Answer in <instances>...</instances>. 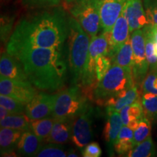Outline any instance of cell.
Returning <instances> with one entry per match:
<instances>
[{
  "label": "cell",
  "instance_id": "14",
  "mask_svg": "<svg viewBox=\"0 0 157 157\" xmlns=\"http://www.w3.org/2000/svg\"><path fill=\"white\" fill-rule=\"evenodd\" d=\"M123 13L128 21L130 33L149 24L142 0H127Z\"/></svg>",
  "mask_w": 157,
  "mask_h": 157
},
{
  "label": "cell",
  "instance_id": "25",
  "mask_svg": "<svg viewBox=\"0 0 157 157\" xmlns=\"http://www.w3.org/2000/svg\"><path fill=\"white\" fill-rule=\"evenodd\" d=\"M30 121V119L24 113H12L0 120V124L1 127L18 129L25 132L31 130Z\"/></svg>",
  "mask_w": 157,
  "mask_h": 157
},
{
  "label": "cell",
  "instance_id": "38",
  "mask_svg": "<svg viewBox=\"0 0 157 157\" xmlns=\"http://www.w3.org/2000/svg\"><path fill=\"white\" fill-rule=\"evenodd\" d=\"M23 3L30 7H40L39 0H23Z\"/></svg>",
  "mask_w": 157,
  "mask_h": 157
},
{
  "label": "cell",
  "instance_id": "15",
  "mask_svg": "<svg viewBox=\"0 0 157 157\" xmlns=\"http://www.w3.org/2000/svg\"><path fill=\"white\" fill-rule=\"evenodd\" d=\"M106 121L103 129V137L107 143L110 156H112L114 151V144L118 135L123 127V122L119 111L106 108Z\"/></svg>",
  "mask_w": 157,
  "mask_h": 157
},
{
  "label": "cell",
  "instance_id": "31",
  "mask_svg": "<svg viewBox=\"0 0 157 157\" xmlns=\"http://www.w3.org/2000/svg\"><path fill=\"white\" fill-rule=\"evenodd\" d=\"M0 105L5 108L12 113H25V104L10 96L0 95Z\"/></svg>",
  "mask_w": 157,
  "mask_h": 157
},
{
  "label": "cell",
  "instance_id": "32",
  "mask_svg": "<svg viewBox=\"0 0 157 157\" xmlns=\"http://www.w3.org/2000/svg\"><path fill=\"white\" fill-rule=\"evenodd\" d=\"M142 93H152L157 95V71H151L147 74L142 84Z\"/></svg>",
  "mask_w": 157,
  "mask_h": 157
},
{
  "label": "cell",
  "instance_id": "9",
  "mask_svg": "<svg viewBox=\"0 0 157 157\" xmlns=\"http://www.w3.org/2000/svg\"><path fill=\"white\" fill-rule=\"evenodd\" d=\"M93 113L94 109L90 104L87 109L72 121L71 140L81 151L93 138Z\"/></svg>",
  "mask_w": 157,
  "mask_h": 157
},
{
  "label": "cell",
  "instance_id": "28",
  "mask_svg": "<svg viewBox=\"0 0 157 157\" xmlns=\"http://www.w3.org/2000/svg\"><path fill=\"white\" fill-rule=\"evenodd\" d=\"M154 156H155V147L151 135L133 147L126 155V156L128 157H151Z\"/></svg>",
  "mask_w": 157,
  "mask_h": 157
},
{
  "label": "cell",
  "instance_id": "4",
  "mask_svg": "<svg viewBox=\"0 0 157 157\" xmlns=\"http://www.w3.org/2000/svg\"><path fill=\"white\" fill-rule=\"evenodd\" d=\"M132 68L113 64L93 90V97L98 103H105L122 90L134 87Z\"/></svg>",
  "mask_w": 157,
  "mask_h": 157
},
{
  "label": "cell",
  "instance_id": "37",
  "mask_svg": "<svg viewBox=\"0 0 157 157\" xmlns=\"http://www.w3.org/2000/svg\"><path fill=\"white\" fill-rule=\"evenodd\" d=\"M40 7H56L60 2V0H39Z\"/></svg>",
  "mask_w": 157,
  "mask_h": 157
},
{
  "label": "cell",
  "instance_id": "13",
  "mask_svg": "<svg viewBox=\"0 0 157 157\" xmlns=\"http://www.w3.org/2000/svg\"><path fill=\"white\" fill-rule=\"evenodd\" d=\"M127 0H101V26L103 32H111Z\"/></svg>",
  "mask_w": 157,
  "mask_h": 157
},
{
  "label": "cell",
  "instance_id": "2",
  "mask_svg": "<svg viewBox=\"0 0 157 157\" xmlns=\"http://www.w3.org/2000/svg\"><path fill=\"white\" fill-rule=\"evenodd\" d=\"M10 55L19 60L29 81L37 89L54 92L64 87L67 63L63 49L28 48Z\"/></svg>",
  "mask_w": 157,
  "mask_h": 157
},
{
  "label": "cell",
  "instance_id": "1",
  "mask_svg": "<svg viewBox=\"0 0 157 157\" xmlns=\"http://www.w3.org/2000/svg\"><path fill=\"white\" fill-rule=\"evenodd\" d=\"M69 35V16L62 8L43 11L21 19L7 43V52L28 48L62 50Z\"/></svg>",
  "mask_w": 157,
  "mask_h": 157
},
{
  "label": "cell",
  "instance_id": "22",
  "mask_svg": "<svg viewBox=\"0 0 157 157\" xmlns=\"http://www.w3.org/2000/svg\"><path fill=\"white\" fill-rule=\"evenodd\" d=\"M133 136L134 130L129 127L123 125L113 147L114 151L120 156H126L127 153L134 147Z\"/></svg>",
  "mask_w": 157,
  "mask_h": 157
},
{
  "label": "cell",
  "instance_id": "33",
  "mask_svg": "<svg viewBox=\"0 0 157 157\" xmlns=\"http://www.w3.org/2000/svg\"><path fill=\"white\" fill-rule=\"evenodd\" d=\"M111 60L107 56H100L96 62V78L98 82L105 75L111 68Z\"/></svg>",
  "mask_w": 157,
  "mask_h": 157
},
{
  "label": "cell",
  "instance_id": "23",
  "mask_svg": "<svg viewBox=\"0 0 157 157\" xmlns=\"http://www.w3.org/2000/svg\"><path fill=\"white\" fill-rule=\"evenodd\" d=\"M111 60L113 64L119 65L124 68H132L133 51L130 36L121 45V48Z\"/></svg>",
  "mask_w": 157,
  "mask_h": 157
},
{
  "label": "cell",
  "instance_id": "43",
  "mask_svg": "<svg viewBox=\"0 0 157 157\" xmlns=\"http://www.w3.org/2000/svg\"><path fill=\"white\" fill-rule=\"evenodd\" d=\"M64 1L68 3H71V2H75L76 0H64Z\"/></svg>",
  "mask_w": 157,
  "mask_h": 157
},
{
  "label": "cell",
  "instance_id": "7",
  "mask_svg": "<svg viewBox=\"0 0 157 157\" xmlns=\"http://www.w3.org/2000/svg\"><path fill=\"white\" fill-rule=\"evenodd\" d=\"M131 42L133 51L132 75L135 86L142 84L148 74L149 66L146 58V39L143 29H137L131 33Z\"/></svg>",
  "mask_w": 157,
  "mask_h": 157
},
{
  "label": "cell",
  "instance_id": "12",
  "mask_svg": "<svg viewBox=\"0 0 157 157\" xmlns=\"http://www.w3.org/2000/svg\"><path fill=\"white\" fill-rule=\"evenodd\" d=\"M129 26L123 10L121 15L118 17L117 21L113 25L112 30L108 34L109 40V52L108 57L112 58L115 56L121 45L127 40L129 36Z\"/></svg>",
  "mask_w": 157,
  "mask_h": 157
},
{
  "label": "cell",
  "instance_id": "16",
  "mask_svg": "<svg viewBox=\"0 0 157 157\" xmlns=\"http://www.w3.org/2000/svg\"><path fill=\"white\" fill-rule=\"evenodd\" d=\"M0 73L1 76L6 78L17 81L29 82L19 60L7 52L1 55Z\"/></svg>",
  "mask_w": 157,
  "mask_h": 157
},
{
  "label": "cell",
  "instance_id": "35",
  "mask_svg": "<svg viewBox=\"0 0 157 157\" xmlns=\"http://www.w3.org/2000/svg\"><path fill=\"white\" fill-rule=\"evenodd\" d=\"M13 19L8 16H2L1 17V41L6 42L10 37V31L13 28Z\"/></svg>",
  "mask_w": 157,
  "mask_h": 157
},
{
  "label": "cell",
  "instance_id": "3",
  "mask_svg": "<svg viewBox=\"0 0 157 157\" xmlns=\"http://www.w3.org/2000/svg\"><path fill=\"white\" fill-rule=\"evenodd\" d=\"M90 37L74 17H69L68 35V66L71 83L81 86L85 73Z\"/></svg>",
  "mask_w": 157,
  "mask_h": 157
},
{
  "label": "cell",
  "instance_id": "42",
  "mask_svg": "<svg viewBox=\"0 0 157 157\" xmlns=\"http://www.w3.org/2000/svg\"><path fill=\"white\" fill-rule=\"evenodd\" d=\"M154 50H155V53L157 56V42L154 43Z\"/></svg>",
  "mask_w": 157,
  "mask_h": 157
},
{
  "label": "cell",
  "instance_id": "19",
  "mask_svg": "<svg viewBox=\"0 0 157 157\" xmlns=\"http://www.w3.org/2000/svg\"><path fill=\"white\" fill-rule=\"evenodd\" d=\"M72 120L56 119L46 142L64 144L71 139Z\"/></svg>",
  "mask_w": 157,
  "mask_h": 157
},
{
  "label": "cell",
  "instance_id": "40",
  "mask_svg": "<svg viewBox=\"0 0 157 157\" xmlns=\"http://www.w3.org/2000/svg\"><path fill=\"white\" fill-rule=\"evenodd\" d=\"M151 34L154 42H157V25H151Z\"/></svg>",
  "mask_w": 157,
  "mask_h": 157
},
{
  "label": "cell",
  "instance_id": "5",
  "mask_svg": "<svg viewBox=\"0 0 157 157\" xmlns=\"http://www.w3.org/2000/svg\"><path fill=\"white\" fill-rule=\"evenodd\" d=\"M90 105L87 96L78 85H74L56 94L53 112L55 119L73 121Z\"/></svg>",
  "mask_w": 157,
  "mask_h": 157
},
{
  "label": "cell",
  "instance_id": "26",
  "mask_svg": "<svg viewBox=\"0 0 157 157\" xmlns=\"http://www.w3.org/2000/svg\"><path fill=\"white\" fill-rule=\"evenodd\" d=\"M145 117L151 122L157 121V95L152 93H143L141 96Z\"/></svg>",
  "mask_w": 157,
  "mask_h": 157
},
{
  "label": "cell",
  "instance_id": "8",
  "mask_svg": "<svg viewBox=\"0 0 157 157\" xmlns=\"http://www.w3.org/2000/svg\"><path fill=\"white\" fill-rule=\"evenodd\" d=\"M108 52L109 40L107 33L103 32L91 39L85 73L80 87L90 88L93 85L97 78L95 69L98 58L102 56H108Z\"/></svg>",
  "mask_w": 157,
  "mask_h": 157
},
{
  "label": "cell",
  "instance_id": "6",
  "mask_svg": "<svg viewBox=\"0 0 157 157\" xmlns=\"http://www.w3.org/2000/svg\"><path fill=\"white\" fill-rule=\"evenodd\" d=\"M70 9L72 17L82 25L90 39L97 36L101 26V0H76Z\"/></svg>",
  "mask_w": 157,
  "mask_h": 157
},
{
  "label": "cell",
  "instance_id": "27",
  "mask_svg": "<svg viewBox=\"0 0 157 157\" xmlns=\"http://www.w3.org/2000/svg\"><path fill=\"white\" fill-rule=\"evenodd\" d=\"M146 39V53L148 60L149 69L151 71L157 70V56L154 50V41L153 39L151 25L148 24L143 27Z\"/></svg>",
  "mask_w": 157,
  "mask_h": 157
},
{
  "label": "cell",
  "instance_id": "34",
  "mask_svg": "<svg viewBox=\"0 0 157 157\" xmlns=\"http://www.w3.org/2000/svg\"><path fill=\"white\" fill-rule=\"evenodd\" d=\"M143 6L149 24L157 25V0H143Z\"/></svg>",
  "mask_w": 157,
  "mask_h": 157
},
{
  "label": "cell",
  "instance_id": "24",
  "mask_svg": "<svg viewBox=\"0 0 157 157\" xmlns=\"http://www.w3.org/2000/svg\"><path fill=\"white\" fill-rule=\"evenodd\" d=\"M56 119L53 117H47L41 119L31 120V130L42 142L47 141L50 135Z\"/></svg>",
  "mask_w": 157,
  "mask_h": 157
},
{
  "label": "cell",
  "instance_id": "41",
  "mask_svg": "<svg viewBox=\"0 0 157 157\" xmlns=\"http://www.w3.org/2000/svg\"><path fill=\"white\" fill-rule=\"evenodd\" d=\"M77 157L78 156V155L76 154V151L74 150H73V149H71L70 151H69V154H68V157Z\"/></svg>",
  "mask_w": 157,
  "mask_h": 157
},
{
  "label": "cell",
  "instance_id": "11",
  "mask_svg": "<svg viewBox=\"0 0 157 157\" xmlns=\"http://www.w3.org/2000/svg\"><path fill=\"white\" fill-rule=\"evenodd\" d=\"M56 94L37 93L30 102L25 105V114L30 120H36L50 117L52 114Z\"/></svg>",
  "mask_w": 157,
  "mask_h": 157
},
{
  "label": "cell",
  "instance_id": "10",
  "mask_svg": "<svg viewBox=\"0 0 157 157\" xmlns=\"http://www.w3.org/2000/svg\"><path fill=\"white\" fill-rule=\"evenodd\" d=\"M36 94L30 82L17 81L1 76L0 95L10 96L26 105Z\"/></svg>",
  "mask_w": 157,
  "mask_h": 157
},
{
  "label": "cell",
  "instance_id": "36",
  "mask_svg": "<svg viewBox=\"0 0 157 157\" xmlns=\"http://www.w3.org/2000/svg\"><path fill=\"white\" fill-rule=\"evenodd\" d=\"M82 156L84 157H99L101 156L102 151L98 143L93 142L84 147L82 151Z\"/></svg>",
  "mask_w": 157,
  "mask_h": 157
},
{
  "label": "cell",
  "instance_id": "18",
  "mask_svg": "<svg viewBox=\"0 0 157 157\" xmlns=\"http://www.w3.org/2000/svg\"><path fill=\"white\" fill-rule=\"evenodd\" d=\"M23 131L1 127L0 129V151L2 156L13 154Z\"/></svg>",
  "mask_w": 157,
  "mask_h": 157
},
{
  "label": "cell",
  "instance_id": "29",
  "mask_svg": "<svg viewBox=\"0 0 157 157\" xmlns=\"http://www.w3.org/2000/svg\"><path fill=\"white\" fill-rule=\"evenodd\" d=\"M71 149L67 150L62 144L48 143V144L41 146L36 156L37 157H66Z\"/></svg>",
  "mask_w": 157,
  "mask_h": 157
},
{
  "label": "cell",
  "instance_id": "17",
  "mask_svg": "<svg viewBox=\"0 0 157 157\" xmlns=\"http://www.w3.org/2000/svg\"><path fill=\"white\" fill-rule=\"evenodd\" d=\"M140 101L141 98L139 94V90L137 86H134L129 89L119 92L113 97L110 98L105 101L103 104L106 108H109L119 112V111L124 107Z\"/></svg>",
  "mask_w": 157,
  "mask_h": 157
},
{
  "label": "cell",
  "instance_id": "30",
  "mask_svg": "<svg viewBox=\"0 0 157 157\" xmlns=\"http://www.w3.org/2000/svg\"><path fill=\"white\" fill-rule=\"evenodd\" d=\"M151 132V121L146 117H144L134 130V136H133L134 146L143 142L148 136H150Z\"/></svg>",
  "mask_w": 157,
  "mask_h": 157
},
{
  "label": "cell",
  "instance_id": "44",
  "mask_svg": "<svg viewBox=\"0 0 157 157\" xmlns=\"http://www.w3.org/2000/svg\"><path fill=\"white\" fill-rule=\"evenodd\" d=\"M156 71H157V70H156Z\"/></svg>",
  "mask_w": 157,
  "mask_h": 157
},
{
  "label": "cell",
  "instance_id": "20",
  "mask_svg": "<svg viewBox=\"0 0 157 157\" xmlns=\"http://www.w3.org/2000/svg\"><path fill=\"white\" fill-rule=\"evenodd\" d=\"M42 141L31 130L23 132L17 144V153L19 156H36L42 145Z\"/></svg>",
  "mask_w": 157,
  "mask_h": 157
},
{
  "label": "cell",
  "instance_id": "21",
  "mask_svg": "<svg viewBox=\"0 0 157 157\" xmlns=\"http://www.w3.org/2000/svg\"><path fill=\"white\" fill-rule=\"evenodd\" d=\"M123 125L129 127L135 130L140 123V121L145 117L144 112L141 101L124 107L119 111Z\"/></svg>",
  "mask_w": 157,
  "mask_h": 157
},
{
  "label": "cell",
  "instance_id": "39",
  "mask_svg": "<svg viewBox=\"0 0 157 157\" xmlns=\"http://www.w3.org/2000/svg\"><path fill=\"white\" fill-rule=\"evenodd\" d=\"M10 114H12V113L10 112L8 110L6 109L5 108L0 105V120L5 119L6 117H7Z\"/></svg>",
  "mask_w": 157,
  "mask_h": 157
}]
</instances>
